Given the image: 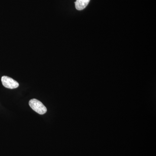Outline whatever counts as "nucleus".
<instances>
[{
  "instance_id": "nucleus-1",
  "label": "nucleus",
  "mask_w": 156,
  "mask_h": 156,
  "mask_svg": "<svg viewBox=\"0 0 156 156\" xmlns=\"http://www.w3.org/2000/svg\"><path fill=\"white\" fill-rule=\"evenodd\" d=\"M29 104L31 108L40 115H44L47 112V108L40 101L36 99H31Z\"/></svg>"
},
{
  "instance_id": "nucleus-3",
  "label": "nucleus",
  "mask_w": 156,
  "mask_h": 156,
  "mask_svg": "<svg viewBox=\"0 0 156 156\" xmlns=\"http://www.w3.org/2000/svg\"><path fill=\"white\" fill-rule=\"evenodd\" d=\"M90 0H76L75 4L76 9L79 11L83 10L88 5Z\"/></svg>"
},
{
  "instance_id": "nucleus-2",
  "label": "nucleus",
  "mask_w": 156,
  "mask_h": 156,
  "mask_svg": "<svg viewBox=\"0 0 156 156\" xmlns=\"http://www.w3.org/2000/svg\"><path fill=\"white\" fill-rule=\"evenodd\" d=\"M1 80L3 86L8 89H16L19 86L18 82L7 76H3L2 77Z\"/></svg>"
}]
</instances>
